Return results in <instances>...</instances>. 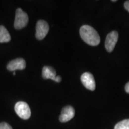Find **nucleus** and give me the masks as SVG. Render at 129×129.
Here are the masks:
<instances>
[{
	"label": "nucleus",
	"instance_id": "1",
	"mask_svg": "<svg viewBox=\"0 0 129 129\" xmlns=\"http://www.w3.org/2000/svg\"><path fill=\"white\" fill-rule=\"evenodd\" d=\"M80 34L83 41L90 46H96L101 41L98 32L89 25L82 26L80 29Z\"/></svg>",
	"mask_w": 129,
	"mask_h": 129
},
{
	"label": "nucleus",
	"instance_id": "2",
	"mask_svg": "<svg viewBox=\"0 0 129 129\" xmlns=\"http://www.w3.org/2000/svg\"><path fill=\"white\" fill-rule=\"evenodd\" d=\"M29 17L28 14L20 8L16 10L14 26L16 29H21L28 25Z\"/></svg>",
	"mask_w": 129,
	"mask_h": 129
},
{
	"label": "nucleus",
	"instance_id": "3",
	"mask_svg": "<svg viewBox=\"0 0 129 129\" xmlns=\"http://www.w3.org/2000/svg\"><path fill=\"white\" fill-rule=\"evenodd\" d=\"M14 109L19 117L23 120H28L31 115V111L29 106L25 102L20 101L16 103Z\"/></svg>",
	"mask_w": 129,
	"mask_h": 129
},
{
	"label": "nucleus",
	"instance_id": "4",
	"mask_svg": "<svg viewBox=\"0 0 129 129\" xmlns=\"http://www.w3.org/2000/svg\"><path fill=\"white\" fill-rule=\"evenodd\" d=\"M49 30V26L47 22L45 20H40L37 22L36 25V32L35 37L37 39L43 40L47 35Z\"/></svg>",
	"mask_w": 129,
	"mask_h": 129
},
{
	"label": "nucleus",
	"instance_id": "5",
	"mask_svg": "<svg viewBox=\"0 0 129 129\" xmlns=\"http://www.w3.org/2000/svg\"><path fill=\"white\" fill-rule=\"evenodd\" d=\"M118 40V33L117 31H112L109 32L106 36L105 47L108 52L111 53L114 50L115 45Z\"/></svg>",
	"mask_w": 129,
	"mask_h": 129
},
{
	"label": "nucleus",
	"instance_id": "6",
	"mask_svg": "<svg viewBox=\"0 0 129 129\" xmlns=\"http://www.w3.org/2000/svg\"><path fill=\"white\" fill-rule=\"evenodd\" d=\"M81 81L87 89L94 91L96 89V82L93 75L90 72H84L81 76Z\"/></svg>",
	"mask_w": 129,
	"mask_h": 129
},
{
	"label": "nucleus",
	"instance_id": "7",
	"mask_svg": "<svg viewBox=\"0 0 129 129\" xmlns=\"http://www.w3.org/2000/svg\"><path fill=\"white\" fill-rule=\"evenodd\" d=\"M75 115V110L71 106H66L62 109L59 121L61 122H67L72 119Z\"/></svg>",
	"mask_w": 129,
	"mask_h": 129
},
{
	"label": "nucleus",
	"instance_id": "8",
	"mask_svg": "<svg viewBox=\"0 0 129 129\" xmlns=\"http://www.w3.org/2000/svg\"><path fill=\"white\" fill-rule=\"evenodd\" d=\"M26 68V62L22 58H17L10 62L7 66V68L10 71H15L16 70H23Z\"/></svg>",
	"mask_w": 129,
	"mask_h": 129
},
{
	"label": "nucleus",
	"instance_id": "9",
	"mask_svg": "<svg viewBox=\"0 0 129 129\" xmlns=\"http://www.w3.org/2000/svg\"><path fill=\"white\" fill-rule=\"evenodd\" d=\"M42 77L43 78L47 79H51L52 80H55L56 77V72L54 68L45 66L42 69Z\"/></svg>",
	"mask_w": 129,
	"mask_h": 129
},
{
	"label": "nucleus",
	"instance_id": "10",
	"mask_svg": "<svg viewBox=\"0 0 129 129\" xmlns=\"http://www.w3.org/2000/svg\"><path fill=\"white\" fill-rule=\"evenodd\" d=\"M11 40V37L7 29L3 26H0V43H7Z\"/></svg>",
	"mask_w": 129,
	"mask_h": 129
},
{
	"label": "nucleus",
	"instance_id": "11",
	"mask_svg": "<svg viewBox=\"0 0 129 129\" xmlns=\"http://www.w3.org/2000/svg\"><path fill=\"white\" fill-rule=\"evenodd\" d=\"M114 129H129V119L124 120L118 122Z\"/></svg>",
	"mask_w": 129,
	"mask_h": 129
},
{
	"label": "nucleus",
	"instance_id": "12",
	"mask_svg": "<svg viewBox=\"0 0 129 129\" xmlns=\"http://www.w3.org/2000/svg\"><path fill=\"white\" fill-rule=\"evenodd\" d=\"M0 129H12V127L9 124L3 122L0 123Z\"/></svg>",
	"mask_w": 129,
	"mask_h": 129
},
{
	"label": "nucleus",
	"instance_id": "13",
	"mask_svg": "<svg viewBox=\"0 0 129 129\" xmlns=\"http://www.w3.org/2000/svg\"><path fill=\"white\" fill-rule=\"evenodd\" d=\"M124 6L125 9L129 12V0L128 1H125L124 3Z\"/></svg>",
	"mask_w": 129,
	"mask_h": 129
},
{
	"label": "nucleus",
	"instance_id": "14",
	"mask_svg": "<svg viewBox=\"0 0 129 129\" xmlns=\"http://www.w3.org/2000/svg\"><path fill=\"white\" fill-rule=\"evenodd\" d=\"M61 81H62V78H61L60 76H59V75H57V76H56L54 81L57 82V83H59V82H60Z\"/></svg>",
	"mask_w": 129,
	"mask_h": 129
},
{
	"label": "nucleus",
	"instance_id": "15",
	"mask_svg": "<svg viewBox=\"0 0 129 129\" xmlns=\"http://www.w3.org/2000/svg\"><path fill=\"white\" fill-rule=\"evenodd\" d=\"M125 91H126V93H128L129 94V82H128V83L126 84V85H125Z\"/></svg>",
	"mask_w": 129,
	"mask_h": 129
},
{
	"label": "nucleus",
	"instance_id": "16",
	"mask_svg": "<svg viewBox=\"0 0 129 129\" xmlns=\"http://www.w3.org/2000/svg\"><path fill=\"white\" fill-rule=\"evenodd\" d=\"M112 2H116V1H117V0H112Z\"/></svg>",
	"mask_w": 129,
	"mask_h": 129
},
{
	"label": "nucleus",
	"instance_id": "17",
	"mask_svg": "<svg viewBox=\"0 0 129 129\" xmlns=\"http://www.w3.org/2000/svg\"><path fill=\"white\" fill-rule=\"evenodd\" d=\"M16 75V72H13V75Z\"/></svg>",
	"mask_w": 129,
	"mask_h": 129
}]
</instances>
